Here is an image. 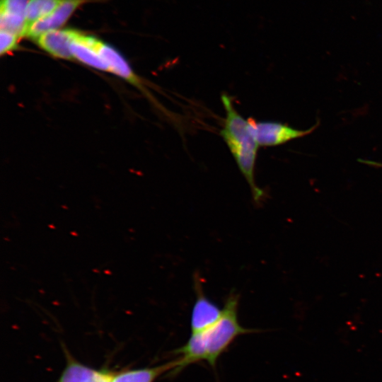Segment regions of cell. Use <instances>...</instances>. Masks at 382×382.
I'll list each match as a JSON object with an SVG mask.
<instances>
[{
    "label": "cell",
    "instance_id": "3",
    "mask_svg": "<svg viewBox=\"0 0 382 382\" xmlns=\"http://www.w3.org/2000/svg\"><path fill=\"white\" fill-rule=\"evenodd\" d=\"M251 132L261 146H274L311 134L320 125L318 120L311 128L301 130L275 121L248 119Z\"/></svg>",
    "mask_w": 382,
    "mask_h": 382
},
{
    "label": "cell",
    "instance_id": "1",
    "mask_svg": "<svg viewBox=\"0 0 382 382\" xmlns=\"http://www.w3.org/2000/svg\"><path fill=\"white\" fill-rule=\"evenodd\" d=\"M239 299L236 292H230L221 318L204 330L191 333L187 342L174 351L179 357L174 360L175 367L170 371L172 375H176L191 364L200 361H206L214 366L219 356L238 336L251 332L238 321Z\"/></svg>",
    "mask_w": 382,
    "mask_h": 382
},
{
    "label": "cell",
    "instance_id": "5",
    "mask_svg": "<svg viewBox=\"0 0 382 382\" xmlns=\"http://www.w3.org/2000/svg\"><path fill=\"white\" fill-rule=\"evenodd\" d=\"M84 1L65 0L51 13L32 24L25 35L36 39L43 33L59 30Z\"/></svg>",
    "mask_w": 382,
    "mask_h": 382
},
{
    "label": "cell",
    "instance_id": "8",
    "mask_svg": "<svg viewBox=\"0 0 382 382\" xmlns=\"http://www.w3.org/2000/svg\"><path fill=\"white\" fill-rule=\"evenodd\" d=\"M112 374L93 370L71 361L64 369L57 382H110Z\"/></svg>",
    "mask_w": 382,
    "mask_h": 382
},
{
    "label": "cell",
    "instance_id": "12",
    "mask_svg": "<svg viewBox=\"0 0 382 382\" xmlns=\"http://www.w3.org/2000/svg\"><path fill=\"white\" fill-rule=\"evenodd\" d=\"M28 0H1L0 16L25 19Z\"/></svg>",
    "mask_w": 382,
    "mask_h": 382
},
{
    "label": "cell",
    "instance_id": "6",
    "mask_svg": "<svg viewBox=\"0 0 382 382\" xmlns=\"http://www.w3.org/2000/svg\"><path fill=\"white\" fill-rule=\"evenodd\" d=\"M80 32L72 29L56 30L42 34L36 38L39 46L52 56L71 59V45Z\"/></svg>",
    "mask_w": 382,
    "mask_h": 382
},
{
    "label": "cell",
    "instance_id": "9",
    "mask_svg": "<svg viewBox=\"0 0 382 382\" xmlns=\"http://www.w3.org/2000/svg\"><path fill=\"white\" fill-rule=\"evenodd\" d=\"M174 367L175 361H172L155 367L112 374L110 382H154L161 374L165 371H172Z\"/></svg>",
    "mask_w": 382,
    "mask_h": 382
},
{
    "label": "cell",
    "instance_id": "7",
    "mask_svg": "<svg viewBox=\"0 0 382 382\" xmlns=\"http://www.w3.org/2000/svg\"><path fill=\"white\" fill-rule=\"evenodd\" d=\"M109 67L110 71L138 86L140 82L125 59L114 48L97 38L93 46Z\"/></svg>",
    "mask_w": 382,
    "mask_h": 382
},
{
    "label": "cell",
    "instance_id": "13",
    "mask_svg": "<svg viewBox=\"0 0 382 382\" xmlns=\"http://www.w3.org/2000/svg\"><path fill=\"white\" fill-rule=\"evenodd\" d=\"M1 40V54L7 53L17 47L18 38L19 37L8 31L0 30Z\"/></svg>",
    "mask_w": 382,
    "mask_h": 382
},
{
    "label": "cell",
    "instance_id": "10",
    "mask_svg": "<svg viewBox=\"0 0 382 382\" xmlns=\"http://www.w3.org/2000/svg\"><path fill=\"white\" fill-rule=\"evenodd\" d=\"M74 58L82 63L100 70L110 71L109 67L98 53L92 47L75 40L71 45Z\"/></svg>",
    "mask_w": 382,
    "mask_h": 382
},
{
    "label": "cell",
    "instance_id": "11",
    "mask_svg": "<svg viewBox=\"0 0 382 382\" xmlns=\"http://www.w3.org/2000/svg\"><path fill=\"white\" fill-rule=\"evenodd\" d=\"M64 1L28 0L25 11L27 30L32 24L51 13Z\"/></svg>",
    "mask_w": 382,
    "mask_h": 382
},
{
    "label": "cell",
    "instance_id": "14",
    "mask_svg": "<svg viewBox=\"0 0 382 382\" xmlns=\"http://www.w3.org/2000/svg\"><path fill=\"white\" fill-rule=\"evenodd\" d=\"M358 161L362 163L369 165L370 166L382 168V163L381 162H377V161H370V160H365V159H358Z\"/></svg>",
    "mask_w": 382,
    "mask_h": 382
},
{
    "label": "cell",
    "instance_id": "2",
    "mask_svg": "<svg viewBox=\"0 0 382 382\" xmlns=\"http://www.w3.org/2000/svg\"><path fill=\"white\" fill-rule=\"evenodd\" d=\"M226 111L221 136L228 146L237 166L250 186L254 202L260 204L265 197L255 179V167L259 144L253 136L248 120H245L235 109L231 99L226 94L221 96Z\"/></svg>",
    "mask_w": 382,
    "mask_h": 382
},
{
    "label": "cell",
    "instance_id": "4",
    "mask_svg": "<svg viewBox=\"0 0 382 382\" xmlns=\"http://www.w3.org/2000/svg\"><path fill=\"white\" fill-rule=\"evenodd\" d=\"M200 280L198 275L195 276L194 287L196 299L191 312V333H196L209 328L223 314V308H221L205 295Z\"/></svg>",
    "mask_w": 382,
    "mask_h": 382
}]
</instances>
